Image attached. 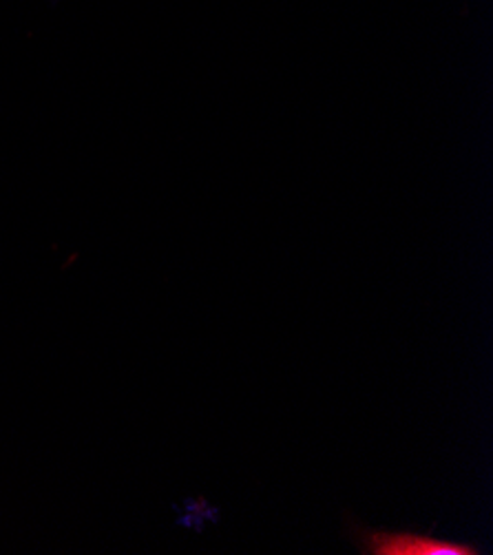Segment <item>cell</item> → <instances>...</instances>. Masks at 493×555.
Listing matches in <instances>:
<instances>
[{"instance_id":"6da1fadb","label":"cell","mask_w":493,"mask_h":555,"mask_svg":"<svg viewBox=\"0 0 493 555\" xmlns=\"http://www.w3.org/2000/svg\"><path fill=\"white\" fill-rule=\"evenodd\" d=\"M352 535L365 555H480V551L471 544L441 540L425 533L374 531L354 525Z\"/></svg>"}]
</instances>
